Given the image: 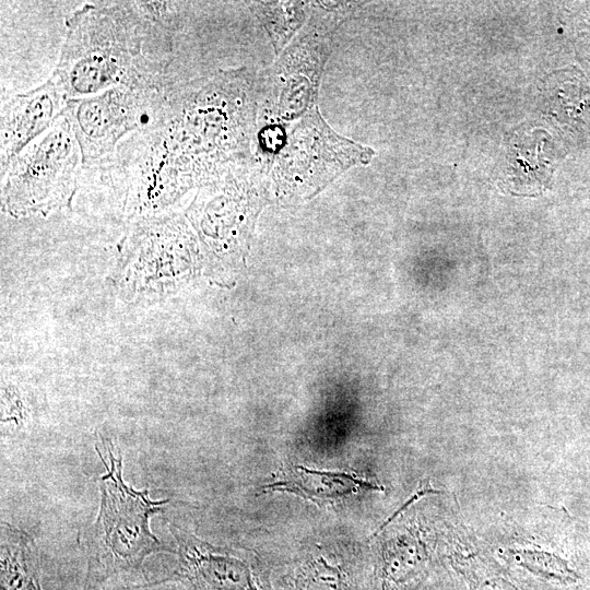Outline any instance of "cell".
I'll return each mask as SVG.
<instances>
[{
	"label": "cell",
	"instance_id": "16",
	"mask_svg": "<svg viewBox=\"0 0 590 590\" xmlns=\"http://www.w3.org/2000/svg\"><path fill=\"white\" fill-rule=\"evenodd\" d=\"M130 590H188L182 585L174 581H157L152 580L149 583L142 585L140 587L130 589Z\"/></svg>",
	"mask_w": 590,
	"mask_h": 590
},
{
	"label": "cell",
	"instance_id": "14",
	"mask_svg": "<svg viewBox=\"0 0 590 590\" xmlns=\"http://www.w3.org/2000/svg\"><path fill=\"white\" fill-rule=\"evenodd\" d=\"M518 564L530 571L559 581L575 579V574L559 558L543 552H522Z\"/></svg>",
	"mask_w": 590,
	"mask_h": 590
},
{
	"label": "cell",
	"instance_id": "10",
	"mask_svg": "<svg viewBox=\"0 0 590 590\" xmlns=\"http://www.w3.org/2000/svg\"><path fill=\"white\" fill-rule=\"evenodd\" d=\"M66 94L50 76L43 84L10 96L1 106L0 168L1 172L27 145L38 139L61 117Z\"/></svg>",
	"mask_w": 590,
	"mask_h": 590
},
{
	"label": "cell",
	"instance_id": "2",
	"mask_svg": "<svg viewBox=\"0 0 590 590\" xmlns=\"http://www.w3.org/2000/svg\"><path fill=\"white\" fill-rule=\"evenodd\" d=\"M157 2L85 3L66 17V36L52 72L67 99L117 86L162 87L168 61L146 52L165 27Z\"/></svg>",
	"mask_w": 590,
	"mask_h": 590
},
{
	"label": "cell",
	"instance_id": "4",
	"mask_svg": "<svg viewBox=\"0 0 590 590\" xmlns=\"http://www.w3.org/2000/svg\"><path fill=\"white\" fill-rule=\"evenodd\" d=\"M359 2L312 1L300 32L260 75L258 126L291 125L317 106L337 30L357 16Z\"/></svg>",
	"mask_w": 590,
	"mask_h": 590
},
{
	"label": "cell",
	"instance_id": "7",
	"mask_svg": "<svg viewBox=\"0 0 590 590\" xmlns=\"http://www.w3.org/2000/svg\"><path fill=\"white\" fill-rule=\"evenodd\" d=\"M168 84L162 87L123 85L68 99L61 116L78 140L83 166L105 167L128 137L151 127L163 110Z\"/></svg>",
	"mask_w": 590,
	"mask_h": 590
},
{
	"label": "cell",
	"instance_id": "6",
	"mask_svg": "<svg viewBox=\"0 0 590 590\" xmlns=\"http://www.w3.org/2000/svg\"><path fill=\"white\" fill-rule=\"evenodd\" d=\"M375 151L335 132L318 105L291 123L276 153L271 182L283 199H307L347 169L368 164Z\"/></svg>",
	"mask_w": 590,
	"mask_h": 590
},
{
	"label": "cell",
	"instance_id": "9",
	"mask_svg": "<svg viewBox=\"0 0 590 590\" xmlns=\"http://www.w3.org/2000/svg\"><path fill=\"white\" fill-rule=\"evenodd\" d=\"M177 564L157 581H174L188 590H272L263 567L251 556L216 547L169 524Z\"/></svg>",
	"mask_w": 590,
	"mask_h": 590
},
{
	"label": "cell",
	"instance_id": "12",
	"mask_svg": "<svg viewBox=\"0 0 590 590\" xmlns=\"http://www.w3.org/2000/svg\"><path fill=\"white\" fill-rule=\"evenodd\" d=\"M39 551L21 529L1 522L0 590H43Z\"/></svg>",
	"mask_w": 590,
	"mask_h": 590
},
{
	"label": "cell",
	"instance_id": "3",
	"mask_svg": "<svg viewBox=\"0 0 590 590\" xmlns=\"http://www.w3.org/2000/svg\"><path fill=\"white\" fill-rule=\"evenodd\" d=\"M107 460L96 448L106 473L96 482L99 507L94 521L80 532L85 568L81 590H130L151 582L144 562L156 553L176 554L150 529L151 517L165 510L167 499L153 500L122 477V456L110 439L99 437Z\"/></svg>",
	"mask_w": 590,
	"mask_h": 590
},
{
	"label": "cell",
	"instance_id": "13",
	"mask_svg": "<svg viewBox=\"0 0 590 590\" xmlns=\"http://www.w3.org/2000/svg\"><path fill=\"white\" fill-rule=\"evenodd\" d=\"M251 10L266 30L275 56L307 23L312 1H257Z\"/></svg>",
	"mask_w": 590,
	"mask_h": 590
},
{
	"label": "cell",
	"instance_id": "8",
	"mask_svg": "<svg viewBox=\"0 0 590 590\" xmlns=\"http://www.w3.org/2000/svg\"><path fill=\"white\" fill-rule=\"evenodd\" d=\"M273 161L253 152L247 163L198 189L186 215L206 244L217 250L245 244L267 197Z\"/></svg>",
	"mask_w": 590,
	"mask_h": 590
},
{
	"label": "cell",
	"instance_id": "15",
	"mask_svg": "<svg viewBox=\"0 0 590 590\" xmlns=\"http://www.w3.org/2000/svg\"><path fill=\"white\" fill-rule=\"evenodd\" d=\"M428 493H444L442 491H436L432 488L427 482H421L420 487L417 492L412 495L391 517H389L373 534L371 536L377 535L385 527H387L390 521H392L394 518L399 516L400 512L405 510L411 504H413L415 500H417L421 496L428 494Z\"/></svg>",
	"mask_w": 590,
	"mask_h": 590
},
{
	"label": "cell",
	"instance_id": "5",
	"mask_svg": "<svg viewBox=\"0 0 590 590\" xmlns=\"http://www.w3.org/2000/svg\"><path fill=\"white\" fill-rule=\"evenodd\" d=\"M81 166L80 145L61 116L1 172L3 211L23 219L70 206Z\"/></svg>",
	"mask_w": 590,
	"mask_h": 590
},
{
	"label": "cell",
	"instance_id": "11",
	"mask_svg": "<svg viewBox=\"0 0 590 590\" xmlns=\"http://www.w3.org/2000/svg\"><path fill=\"white\" fill-rule=\"evenodd\" d=\"M268 491L291 493L318 505L332 504L361 491L382 489L356 474L314 470L296 465L280 481L267 484Z\"/></svg>",
	"mask_w": 590,
	"mask_h": 590
},
{
	"label": "cell",
	"instance_id": "1",
	"mask_svg": "<svg viewBox=\"0 0 590 590\" xmlns=\"http://www.w3.org/2000/svg\"><path fill=\"white\" fill-rule=\"evenodd\" d=\"M260 75L248 67L219 70L173 87L163 110L133 145L174 202L253 155Z\"/></svg>",
	"mask_w": 590,
	"mask_h": 590
}]
</instances>
